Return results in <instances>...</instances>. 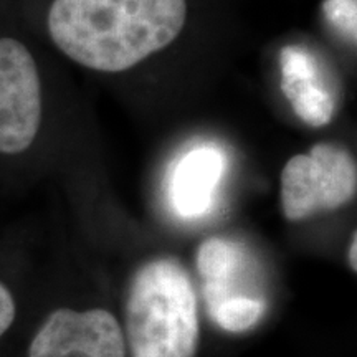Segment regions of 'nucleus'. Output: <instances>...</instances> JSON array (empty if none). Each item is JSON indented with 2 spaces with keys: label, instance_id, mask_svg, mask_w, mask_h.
I'll return each instance as SVG.
<instances>
[{
  "label": "nucleus",
  "instance_id": "f257e3e1",
  "mask_svg": "<svg viewBox=\"0 0 357 357\" xmlns=\"http://www.w3.org/2000/svg\"><path fill=\"white\" fill-rule=\"evenodd\" d=\"M185 19V0H55L48 32L77 63L118 73L172 43Z\"/></svg>",
  "mask_w": 357,
  "mask_h": 357
},
{
  "label": "nucleus",
  "instance_id": "f03ea898",
  "mask_svg": "<svg viewBox=\"0 0 357 357\" xmlns=\"http://www.w3.org/2000/svg\"><path fill=\"white\" fill-rule=\"evenodd\" d=\"M126 329L132 357H195L197 296L177 260L158 258L137 271L129 288Z\"/></svg>",
  "mask_w": 357,
  "mask_h": 357
},
{
  "label": "nucleus",
  "instance_id": "7ed1b4c3",
  "mask_svg": "<svg viewBox=\"0 0 357 357\" xmlns=\"http://www.w3.org/2000/svg\"><path fill=\"white\" fill-rule=\"evenodd\" d=\"M197 271L207 312L227 333H245L260 323L268 296L257 258L243 243L212 238L200 243Z\"/></svg>",
  "mask_w": 357,
  "mask_h": 357
},
{
  "label": "nucleus",
  "instance_id": "20e7f679",
  "mask_svg": "<svg viewBox=\"0 0 357 357\" xmlns=\"http://www.w3.org/2000/svg\"><path fill=\"white\" fill-rule=\"evenodd\" d=\"M356 160L344 147L319 142L307 154L291 158L281 172V207L288 220H305L336 211L354 199Z\"/></svg>",
  "mask_w": 357,
  "mask_h": 357
},
{
  "label": "nucleus",
  "instance_id": "39448f33",
  "mask_svg": "<svg viewBox=\"0 0 357 357\" xmlns=\"http://www.w3.org/2000/svg\"><path fill=\"white\" fill-rule=\"evenodd\" d=\"M42 123V84L32 53L15 38H0V153L30 147Z\"/></svg>",
  "mask_w": 357,
  "mask_h": 357
},
{
  "label": "nucleus",
  "instance_id": "423d86ee",
  "mask_svg": "<svg viewBox=\"0 0 357 357\" xmlns=\"http://www.w3.org/2000/svg\"><path fill=\"white\" fill-rule=\"evenodd\" d=\"M29 357H126L118 319L105 310H56L30 344Z\"/></svg>",
  "mask_w": 357,
  "mask_h": 357
},
{
  "label": "nucleus",
  "instance_id": "0eeeda50",
  "mask_svg": "<svg viewBox=\"0 0 357 357\" xmlns=\"http://www.w3.org/2000/svg\"><path fill=\"white\" fill-rule=\"evenodd\" d=\"M225 172V155L215 144H199L174 164L167 181V197L174 213L195 220L211 212Z\"/></svg>",
  "mask_w": 357,
  "mask_h": 357
},
{
  "label": "nucleus",
  "instance_id": "6e6552de",
  "mask_svg": "<svg viewBox=\"0 0 357 357\" xmlns=\"http://www.w3.org/2000/svg\"><path fill=\"white\" fill-rule=\"evenodd\" d=\"M281 91L293 111L307 126L321 128L333 121L337 101L324 70L312 53L301 45H288L280 53Z\"/></svg>",
  "mask_w": 357,
  "mask_h": 357
},
{
  "label": "nucleus",
  "instance_id": "1a4fd4ad",
  "mask_svg": "<svg viewBox=\"0 0 357 357\" xmlns=\"http://www.w3.org/2000/svg\"><path fill=\"white\" fill-rule=\"evenodd\" d=\"M324 17L347 42L357 40V0H326Z\"/></svg>",
  "mask_w": 357,
  "mask_h": 357
},
{
  "label": "nucleus",
  "instance_id": "9d476101",
  "mask_svg": "<svg viewBox=\"0 0 357 357\" xmlns=\"http://www.w3.org/2000/svg\"><path fill=\"white\" fill-rule=\"evenodd\" d=\"M15 319V301L8 289L0 284V337L10 328Z\"/></svg>",
  "mask_w": 357,
  "mask_h": 357
},
{
  "label": "nucleus",
  "instance_id": "9b49d317",
  "mask_svg": "<svg viewBox=\"0 0 357 357\" xmlns=\"http://www.w3.org/2000/svg\"><path fill=\"white\" fill-rule=\"evenodd\" d=\"M357 235L356 231L352 234V240H351V247H349V253H347V257H349V265L352 270H357V260H356V255H357Z\"/></svg>",
  "mask_w": 357,
  "mask_h": 357
}]
</instances>
